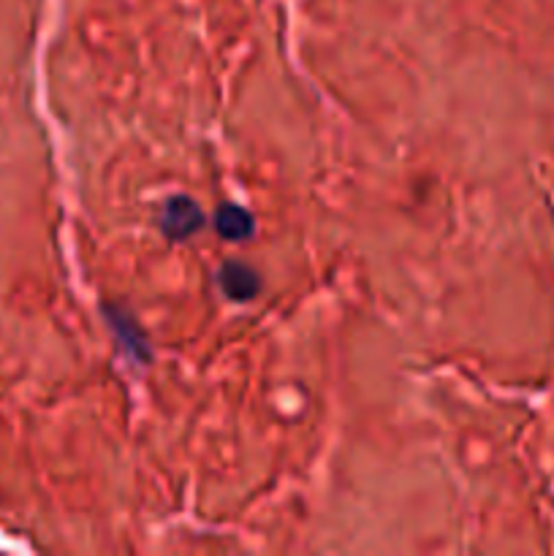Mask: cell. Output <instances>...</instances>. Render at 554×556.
<instances>
[{"label": "cell", "mask_w": 554, "mask_h": 556, "mask_svg": "<svg viewBox=\"0 0 554 556\" xmlns=\"http://www.w3.org/2000/svg\"><path fill=\"white\" fill-rule=\"evenodd\" d=\"M204 226V212L188 195H172L163 206L161 215V231L166 233L174 242H182V239L193 237L199 228Z\"/></svg>", "instance_id": "1"}, {"label": "cell", "mask_w": 554, "mask_h": 556, "mask_svg": "<svg viewBox=\"0 0 554 556\" xmlns=\"http://www.w3.org/2000/svg\"><path fill=\"white\" fill-rule=\"evenodd\" d=\"M221 288L228 299L234 302H248L259 293L261 280L255 275V269H250L248 264H239V261H228L221 269Z\"/></svg>", "instance_id": "2"}, {"label": "cell", "mask_w": 554, "mask_h": 556, "mask_svg": "<svg viewBox=\"0 0 554 556\" xmlns=\"http://www.w3.org/2000/svg\"><path fill=\"white\" fill-rule=\"evenodd\" d=\"M253 215L237 204H223L215 215V228L228 242H242L253 233Z\"/></svg>", "instance_id": "3"}]
</instances>
